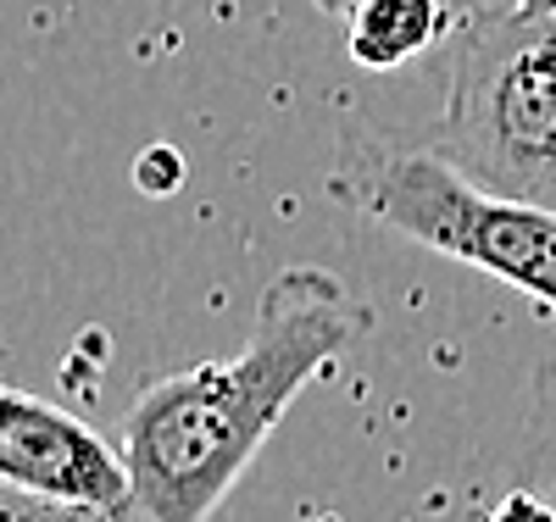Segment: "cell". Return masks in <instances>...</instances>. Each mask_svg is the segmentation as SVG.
Here are the masks:
<instances>
[{
  "mask_svg": "<svg viewBox=\"0 0 556 522\" xmlns=\"http://www.w3.org/2000/svg\"><path fill=\"white\" fill-rule=\"evenodd\" d=\"M367 328L374 306L329 267L273 272L235 356L167 372L134 395L117 440L134 472V506L156 522H212L295 395Z\"/></svg>",
  "mask_w": 556,
  "mask_h": 522,
  "instance_id": "6da1fadb",
  "label": "cell"
},
{
  "mask_svg": "<svg viewBox=\"0 0 556 522\" xmlns=\"http://www.w3.org/2000/svg\"><path fill=\"white\" fill-rule=\"evenodd\" d=\"M329 195L434 256L468 262L556 311V212L484 195L434 145H401L345 128L329 162Z\"/></svg>",
  "mask_w": 556,
  "mask_h": 522,
  "instance_id": "7a4b0ae2",
  "label": "cell"
},
{
  "mask_svg": "<svg viewBox=\"0 0 556 522\" xmlns=\"http://www.w3.org/2000/svg\"><path fill=\"white\" fill-rule=\"evenodd\" d=\"M429 145L484 195L556 212V17L501 7L456 28Z\"/></svg>",
  "mask_w": 556,
  "mask_h": 522,
  "instance_id": "3957f363",
  "label": "cell"
},
{
  "mask_svg": "<svg viewBox=\"0 0 556 522\" xmlns=\"http://www.w3.org/2000/svg\"><path fill=\"white\" fill-rule=\"evenodd\" d=\"M0 484L67 506H134L123 445L12 384H0Z\"/></svg>",
  "mask_w": 556,
  "mask_h": 522,
  "instance_id": "277c9868",
  "label": "cell"
},
{
  "mask_svg": "<svg viewBox=\"0 0 556 522\" xmlns=\"http://www.w3.org/2000/svg\"><path fill=\"white\" fill-rule=\"evenodd\" d=\"M451 0H362L345 23V51L367 73H395L451 34Z\"/></svg>",
  "mask_w": 556,
  "mask_h": 522,
  "instance_id": "5b68a950",
  "label": "cell"
},
{
  "mask_svg": "<svg viewBox=\"0 0 556 522\" xmlns=\"http://www.w3.org/2000/svg\"><path fill=\"white\" fill-rule=\"evenodd\" d=\"M513 489H529L556 506V367H540L534 378V411L513 461Z\"/></svg>",
  "mask_w": 556,
  "mask_h": 522,
  "instance_id": "8992f818",
  "label": "cell"
},
{
  "mask_svg": "<svg viewBox=\"0 0 556 522\" xmlns=\"http://www.w3.org/2000/svg\"><path fill=\"white\" fill-rule=\"evenodd\" d=\"M0 522H156V517H146L139 506H67L0 484Z\"/></svg>",
  "mask_w": 556,
  "mask_h": 522,
  "instance_id": "52a82bcc",
  "label": "cell"
},
{
  "mask_svg": "<svg viewBox=\"0 0 556 522\" xmlns=\"http://www.w3.org/2000/svg\"><path fill=\"white\" fill-rule=\"evenodd\" d=\"M490 522H556V506H545L529 489H506V500L490 511Z\"/></svg>",
  "mask_w": 556,
  "mask_h": 522,
  "instance_id": "ba28073f",
  "label": "cell"
},
{
  "mask_svg": "<svg viewBox=\"0 0 556 522\" xmlns=\"http://www.w3.org/2000/svg\"><path fill=\"white\" fill-rule=\"evenodd\" d=\"M146 189H173L178 178H184V167H178V156L167 151V145H156V151H146L139 156V173H134Z\"/></svg>",
  "mask_w": 556,
  "mask_h": 522,
  "instance_id": "9c48e42d",
  "label": "cell"
},
{
  "mask_svg": "<svg viewBox=\"0 0 556 522\" xmlns=\"http://www.w3.org/2000/svg\"><path fill=\"white\" fill-rule=\"evenodd\" d=\"M506 7L523 17H556V0H506Z\"/></svg>",
  "mask_w": 556,
  "mask_h": 522,
  "instance_id": "30bf717a",
  "label": "cell"
},
{
  "mask_svg": "<svg viewBox=\"0 0 556 522\" xmlns=\"http://www.w3.org/2000/svg\"><path fill=\"white\" fill-rule=\"evenodd\" d=\"M312 7H317L323 17H345V23H351V12L362 7V0H312Z\"/></svg>",
  "mask_w": 556,
  "mask_h": 522,
  "instance_id": "8fae6325",
  "label": "cell"
}]
</instances>
